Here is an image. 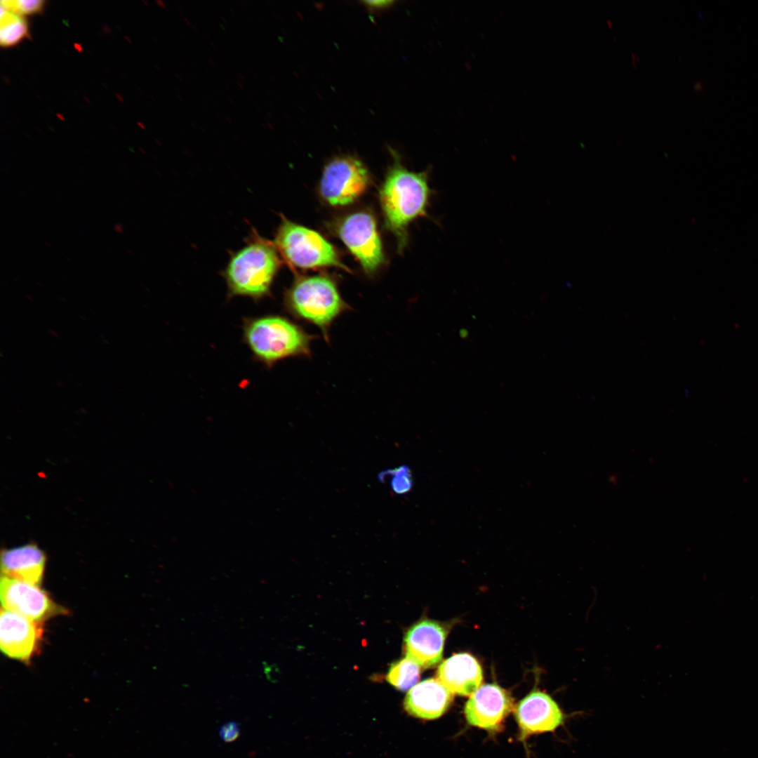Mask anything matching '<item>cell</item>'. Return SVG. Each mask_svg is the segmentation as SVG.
Instances as JSON below:
<instances>
[{
    "label": "cell",
    "mask_w": 758,
    "mask_h": 758,
    "mask_svg": "<svg viewBox=\"0 0 758 758\" xmlns=\"http://www.w3.org/2000/svg\"><path fill=\"white\" fill-rule=\"evenodd\" d=\"M420 675V665L406 656L390 665L386 679L397 690L405 691L414 686Z\"/></svg>",
    "instance_id": "cell-16"
},
{
    "label": "cell",
    "mask_w": 758,
    "mask_h": 758,
    "mask_svg": "<svg viewBox=\"0 0 758 758\" xmlns=\"http://www.w3.org/2000/svg\"><path fill=\"white\" fill-rule=\"evenodd\" d=\"M219 737L225 743L235 741L240 736L239 724L235 721H228L222 724L218 729Z\"/></svg>",
    "instance_id": "cell-20"
},
{
    "label": "cell",
    "mask_w": 758,
    "mask_h": 758,
    "mask_svg": "<svg viewBox=\"0 0 758 758\" xmlns=\"http://www.w3.org/2000/svg\"><path fill=\"white\" fill-rule=\"evenodd\" d=\"M0 597L3 608L36 622L67 612L39 585L4 576L1 577Z\"/></svg>",
    "instance_id": "cell-8"
},
{
    "label": "cell",
    "mask_w": 758,
    "mask_h": 758,
    "mask_svg": "<svg viewBox=\"0 0 758 758\" xmlns=\"http://www.w3.org/2000/svg\"><path fill=\"white\" fill-rule=\"evenodd\" d=\"M437 676L451 693L464 696L472 695L483 680L480 664L467 653L446 659L439 665Z\"/></svg>",
    "instance_id": "cell-14"
},
{
    "label": "cell",
    "mask_w": 758,
    "mask_h": 758,
    "mask_svg": "<svg viewBox=\"0 0 758 758\" xmlns=\"http://www.w3.org/2000/svg\"><path fill=\"white\" fill-rule=\"evenodd\" d=\"M370 183L368 171L358 158L338 156L324 166L319 191L322 199L335 207L352 204L361 197Z\"/></svg>",
    "instance_id": "cell-6"
},
{
    "label": "cell",
    "mask_w": 758,
    "mask_h": 758,
    "mask_svg": "<svg viewBox=\"0 0 758 758\" xmlns=\"http://www.w3.org/2000/svg\"><path fill=\"white\" fill-rule=\"evenodd\" d=\"M280 265L274 242L253 234L244 247L232 254L223 271L229 295L255 301L268 296Z\"/></svg>",
    "instance_id": "cell-2"
},
{
    "label": "cell",
    "mask_w": 758,
    "mask_h": 758,
    "mask_svg": "<svg viewBox=\"0 0 758 758\" xmlns=\"http://www.w3.org/2000/svg\"><path fill=\"white\" fill-rule=\"evenodd\" d=\"M267 126H269V127H270V128L271 129H272V127L271 124H270V123H269V122H267Z\"/></svg>",
    "instance_id": "cell-37"
},
{
    "label": "cell",
    "mask_w": 758,
    "mask_h": 758,
    "mask_svg": "<svg viewBox=\"0 0 758 758\" xmlns=\"http://www.w3.org/2000/svg\"><path fill=\"white\" fill-rule=\"evenodd\" d=\"M228 99H229L230 102H231V103H232V104L234 103V101H233L232 98L229 97Z\"/></svg>",
    "instance_id": "cell-35"
},
{
    "label": "cell",
    "mask_w": 758,
    "mask_h": 758,
    "mask_svg": "<svg viewBox=\"0 0 758 758\" xmlns=\"http://www.w3.org/2000/svg\"><path fill=\"white\" fill-rule=\"evenodd\" d=\"M27 34V26L25 20L1 5V44L4 46H13Z\"/></svg>",
    "instance_id": "cell-17"
},
{
    "label": "cell",
    "mask_w": 758,
    "mask_h": 758,
    "mask_svg": "<svg viewBox=\"0 0 758 758\" xmlns=\"http://www.w3.org/2000/svg\"><path fill=\"white\" fill-rule=\"evenodd\" d=\"M157 3H158L160 5V6H161V7H164V8L166 7V4H164V2L161 1H157Z\"/></svg>",
    "instance_id": "cell-23"
},
{
    "label": "cell",
    "mask_w": 758,
    "mask_h": 758,
    "mask_svg": "<svg viewBox=\"0 0 758 758\" xmlns=\"http://www.w3.org/2000/svg\"><path fill=\"white\" fill-rule=\"evenodd\" d=\"M46 565L44 552L35 544L6 549L1 552V576L32 585L41 583Z\"/></svg>",
    "instance_id": "cell-15"
},
{
    "label": "cell",
    "mask_w": 758,
    "mask_h": 758,
    "mask_svg": "<svg viewBox=\"0 0 758 758\" xmlns=\"http://www.w3.org/2000/svg\"><path fill=\"white\" fill-rule=\"evenodd\" d=\"M210 44H211V46H213L214 48H215V44H214V43H213L212 41H210Z\"/></svg>",
    "instance_id": "cell-36"
},
{
    "label": "cell",
    "mask_w": 758,
    "mask_h": 758,
    "mask_svg": "<svg viewBox=\"0 0 758 758\" xmlns=\"http://www.w3.org/2000/svg\"><path fill=\"white\" fill-rule=\"evenodd\" d=\"M467 334H468V333H467V331L466 330L462 329V330L460 331V336L462 338H467Z\"/></svg>",
    "instance_id": "cell-22"
},
{
    "label": "cell",
    "mask_w": 758,
    "mask_h": 758,
    "mask_svg": "<svg viewBox=\"0 0 758 758\" xmlns=\"http://www.w3.org/2000/svg\"><path fill=\"white\" fill-rule=\"evenodd\" d=\"M208 62L211 65V66L215 67V64L211 60H208Z\"/></svg>",
    "instance_id": "cell-30"
},
{
    "label": "cell",
    "mask_w": 758,
    "mask_h": 758,
    "mask_svg": "<svg viewBox=\"0 0 758 758\" xmlns=\"http://www.w3.org/2000/svg\"><path fill=\"white\" fill-rule=\"evenodd\" d=\"M447 631L434 620H423L412 625L404 637V649L407 657L420 667L428 668L442 658Z\"/></svg>",
    "instance_id": "cell-12"
},
{
    "label": "cell",
    "mask_w": 758,
    "mask_h": 758,
    "mask_svg": "<svg viewBox=\"0 0 758 758\" xmlns=\"http://www.w3.org/2000/svg\"><path fill=\"white\" fill-rule=\"evenodd\" d=\"M284 300L289 312L318 326L325 335L331 323L347 308L335 281L322 274L297 277Z\"/></svg>",
    "instance_id": "cell-4"
},
{
    "label": "cell",
    "mask_w": 758,
    "mask_h": 758,
    "mask_svg": "<svg viewBox=\"0 0 758 758\" xmlns=\"http://www.w3.org/2000/svg\"><path fill=\"white\" fill-rule=\"evenodd\" d=\"M274 244L293 270L334 267L350 272L335 248L321 234L286 218H281Z\"/></svg>",
    "instance_id": "cell-5"
},
{
    "label": "cell",
    "mask_w": 758,
    "mask_h": 758,
    "mask_svg": "<svg viewBox=\"0 0 758 758\" xmlns=\"http://www.w3.org/2000/svg\"><path fill=\"white\" fill-rule=\"evenodd\" d=\"M44 1L41 0L1 1V5L18 15L30 14L40 11Z\"/></svg>",
    "instance_id": "cell-19"
},
{
    "label": "cell",
    "mask_w": 758,
    "mask_h": 758,
    "mask_svg": "<svg viewBox=\"0 0 758 758\" xmlns=\"http://www.w3.org/2000/svg\"><path fill=\"white\" fill-rule=\"evenodd\" d=\"M41 622L1 608L0 648L8 657L29 661L39 650L43 634Z\"/></svg>",
    "instance_id": "cell-10"
},
{
    "label": "cell",
    "mask_w": 758,
    "mask_h": 758,
    "mask_svg": "<svg viewBox=\"0 0 758 758\" xmlns=\"http://www.w3.org/2000/svg\"><path fill=\"white\" fill-rule=\"evenodd\" d=\"M175 77L178 78V80L182 81V77L180 76H179L178 74H175Z\"/></svg>",
    "instance_id": "cell-29"
},
{
    "label": "cell",
    "mask_w": 758,
    "mask_h": 758,
    "mask_svg": "<svg viewBox=\"0 0 758 758\" xmlns=\"http://www.w3.org/2000/svg\"><path fill=\"white\" fill-rule=\"evenodd\" d=\"M393 3H394V1H363V4L364 5H366L367 7H368L370 8H373V9L385 8H387V7L391 6V4H392Z\"/></svg>",
    "instance_id": "cell-21"
},
{
    "label": "cell",
    "mask_w": 758,
    "mask_h": 758,
    "mask_svg": "<svg viewBox=\"0 0 758 758\" xmlns=\"http://www.w3.org/2000/svg\"><path fill=\"white\" fill-rule=\"evenodd\" d=\"M514 715L521 740L532 734L554 731L564 722V714L556 701L548 694L537 690L519 701Z\"/></svg>",
    "instance_id": "cell-11"
},
{
    "label": "cell",
    "mask_w": 758,
    "mask_h": 758,
    "mask_svg": "<svg viewBox=\"0 0 758 758\" xmlns=\"http://www.w3.org/2000/svg\"><path fill=\"white\" fill-rule=\"evenodd\" d=\"M453 699V693L438 679L430 678L408 691L404 698V707L414 717L435 719L445 713Z\"/></svg>",
    "instance_id": "cell-13"
},
{
    "label": "cell",
    "mask_w": 758,
    "mask_h": 758,
    "mask_svg": "<svg viewBox=\"0 0 758 758\" xmlns=\"http://www.w3.org/2000/svg\"><path fill=\"white\" fill-rule=\"evenodd\" d=\"M184 21H185V22L187 23V25H188L189 26H192V24L190 23V20H188V19H187V18H184Z\"/></svg>",
    "instance_id": "cell-24"
},
{
    "label": "cell",
    "mask_w": 758,
    "mask_h": 758,
    "mask_svg": "<svg viewBox=\"0 0 758 758\" xmlns=\"http://www.w3.org/2000/svg\"><path fill=\"white\" fill-rule=\"evenodd\" d=\"M237 85H238V86H239L240 87V88H241V89H242V90H244V86L242 85V84H241V83H239V82H237Z\"/></svg>",
    "instance_id": "cell-25"
},
{
    "label": "cell",
    "mask_w": 758,
    "mask_h": 758,
    "mask_svg": "<svg viewBox=\"0 0 758 758\" xmlns=\"http://www.w3.org/2000/svg\"><path fill=\"white\" fill-rule=\"evenodd\" d=\"M239 77L241 78V79H242V80H244V78L243 75H242V74H241V73H239Z\"/></svg>",
    "instance_id": "cell-34"
},
{
    "label": "cell",
    "mask_w": 758,
    "mask_h": 758,
    "mask_svg": "<svg viewBox=\"0 0 758 758\" xmlns=\"http://www.w3.org/2000/svg\"><path fill=\"white\" fill-rule=\"evenodd\" d=\"M338 237L368 274L375 272L385 262V255L375 219L368 211L344 216L335 225Z\"/></svg>",
    "instance_id": "cell-7"
},
{
    "label": "cell",
    "mask_w": 758,
    "mask_h": 758,
    "mask_svg": "<svg viewBox=\"0 0 758 758\" xmlns=\"http://www.w3.org/2000/svg\"><path fill=\"white\" fill-rule=\"evenodd\" d=\"M243 338L254 359L267 367L288 357L308 355L312 340L297 324L279 315L246 319Z\"/></svg>",
    "instance_id": "cell-3"
},
{
    "label": "cell",
    "mask_w": 758,
    "mask_h": 758,
    "mask_svg": "<svg viewBox=\"0 0 758 758\" xmlns=\"http://www.w3.org/2000/svg\"><path fill=\"white\" fill-rule=\"evenodd\" d=\"M241 3L243 4L245 6H248V3L246 1H241Z\"/></svg>",
    "instance_id": "cell-31"
},
{
    "label": "cell",
    "mask_w": 758,
    "mask_h": 758,
    "mask_svg": "<svg viewBox=\"0 0 758 758\" xmlns=\"http://www.w3.org/2000/svg\"><path fill=\"white\" fill-rule=\"evenodd\" d=\"M177 98L180 100V101H183V99L181 98V96H180V95H177Z\"/></svg>",
    "instance_id": "cell-33"
},
{
    "label": "cell",
    "mask_w": 758,
    "mask_h": 758,
    "mask_svg": "<svg viewBox=\"0 0 758 758\" xmlns=\"http://www.w3.org/2000/svg\"><path fill=\"white\" fill-rule=\"evenodd\" d=\"M384 473L392 477L391 486L395 493L402 494L411 489L412 481L409 469L406 466H401Z\"/></svg>",
    "instance_id": "cell-18"
},
{
    "label": "cell",
    "mask_w": 758,
    "mask_h": 758,
    "mask_svg": "<svg viewBox=\"0 0 758 758\" xmlns=\"http://www.w3.org/2000/svg\"><path fill=\"white\" fill-rule=\"evenodd\" d=\"M225 119H226V121H228V122H229L230 124H232V120H231V119H230L229 117H225Z\"/></svg>",
    "instance_id": "cell-26"
},
{
    "label": "cell",
    "mask_w": 758,
    "mask_h": 758,
    "mask_svg": "<svg viewBox=\"0 0 758 758\" xmlns=\"http://www.w3.org/2000/svg\"><path fill=\"white\" fill-rule=\"evenodd\" d=\"M513 707V699L506 690L496 684H488L480 686L471 695L464 713L471 726L496 731Z\"/></svg>",
    "instance_id": "cell-9"
},
{
    "label": "cell",
    "mask_w": 758,
    "mask_h": 758,
    "mask_svg": "<svg viewBox=\"0 0 758 758\" xmlns=\"http://www.w3.org/2000/svg\"><path fill=\"white\" fill-rule=\"evenodd\" d=\"M393 164L379 190V201L386 228L402 251L408 240V227L427 212L431 190L426 172L408 170L392 152Z\"/></svg>",
    "instance_id": "cell-1"
},
{
    "label": "cell",
    "mask_w": 758,
    "mask_h": 758,
    "mask_svg": "<svg viewBox=\"0 0 758 758\" xmlns=\"http://www.w3.org/2000/svg\"><path fill=\"white\" fill-rule=\"evenodd\" d=\"M607 24H608L609 27H612V22L609 20H607Z\"/></svg>",
    "instance_id": "cell-28"
},
{
    "label": "cell",
    "mask_w": 758,
    "mask_h": 758,
    "mask_svg": "<svg viewBox=\"0 0 758 758\" xmlns=\"http://www.w3.org/2000/svg\"><path fill=\"white\" fill-rule=\"evenodd\" d=\"M221 20H222V22H223L224 23H225V24H227V20H226V19H225V18H224L223 16H221Z\"/></svg>",
    "instance_id": "cell-27"
},
{
    "label": "cell",
    "mask_w": 758,
    "mask_h": 758,
    "mask_svg": "<svg viewBox=\"0 0 758 758\" xmlns=\"http://www.w3.org/2000/svg\"><path fill=\"white\" fill-rule=\"evenodd\" d=\"M176 8H177V9L178 10V11H179V12H182V10L181 7H180V6L179 7V6H176Z\"/></svg>",
    "instance_id": "cell-32"
}]
</instances>
